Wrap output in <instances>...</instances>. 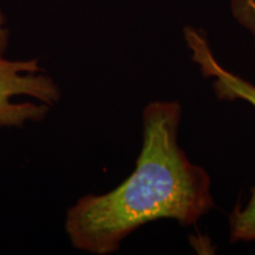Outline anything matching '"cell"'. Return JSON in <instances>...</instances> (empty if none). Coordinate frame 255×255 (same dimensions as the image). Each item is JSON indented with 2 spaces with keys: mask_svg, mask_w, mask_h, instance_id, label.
Listing matches in <instances>:
<instances>
[{
  "mask_svg": "<svg viewBox=\"0 0 255 255\" xmlns=\"http://www.w3.org/2000/svg\"><path fill=\"white\" fill-rule=\"evenodd\" d=\"M181 121L177 101L156 100L143 108L142 145L132 173L110 191L81 196L66 210L64 232L75 250L114 254L148 223L193 226L214 208L208 171L178 143Z\"/></svg>",
  "mask_w": 255,
  "mask_h": 255,
  "instance_id": "1",
  "label": "cell"
},
{
  "mask_svg": "<svg viewBox=\"0 0 255 255\" xmlns=\"http://www.w3.org/2000/svg\"><path fill=\"white\" fill-rule=\"evenodd\" d=\"M231 11L235 20L250 32L255 45V0H231Z\"/></svg>",
  "mask_w": 255,
  "mask_h": 255,
  "instance_id": "4",
  "label": "cell"
},
{
  "mask_svg": "<svg viewBox=\"0 0 255 255\" xmlns=\"http://www.w3.org/2000/svg\"><path fill=\"white\" fill-rule=\"evenodd\" d=\"M62 100V89L39 60L0 59V128L39 123Z\"/></svg>",
  "mask_w": 255,
  "mask_h": 255,
  "instance_id": "2",
  "label": "cell"
},
{
  "mask_svg": "<svg viewBox=\"0 0 255 255\" xmlns=\"http://www.w3.org/2000/svg\"><path fill=\"white\" fill-rule=\"evenodd\" d=\"M183 37L191 60L199 66L203 77L210 79L219 101H244L255 108V85L221 65L202 31L187 25L183 28ZM228 231L232 244L255 242V187L251 188V197L246 205L235 206L231 212Z\"/></svg>",
  "mask_w": 255,
  "mask_h": 255,
  "instance_id": "3",
  "label": "cell"
},
{
  "mask_svg": "<svg viewBox=\"0 0 255 255\" xmlns=\"http://www.w3.org/2000/svg\"><path fill=\"white\" fill-rule=\"evenodd\" d=\"M9 47V30L7 27V19L0 7V59L6 58Z\"/></svg>",
  "mask_w": 255,
  "mask_h": 255,
  "instance_id": "5",
  "label": "cell"
}]
</instances>
